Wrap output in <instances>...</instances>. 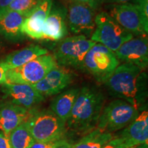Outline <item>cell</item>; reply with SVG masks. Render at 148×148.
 Instances as JSON below:
<instances>
[{
    "label": "cell",
    "mask_w": 148,
    "mask_h": 148,
    "mask_svg": "<svg viewBox=\"0 0 148 148\" xmlns=\"http://www.w3.org/2000/svg\"><path fill=\"white\" fill-rule=\"evenodd\" d=\"M147 83L145 71L133 64L123 63L116 68L103 84L111 96L127 101L140 112L147 106Z\"/></svg>",
    "instance_id": "6da1fadb"
},
{
    "label": "cell",
    "mask_w": 148,
    "mask_h": 148,
    "mask_svg": "<svg viewBox=\"0 0 148 148\" xmlns=\"http://www.w3.org/2000/svg\"><path fill=\"white\" fill-rule=\"evenodd\" d=\"M104 103L105 96L100 89L93 86H83L66 122V132L85 135L95 130Z\"/></svg>",
    "instance_id": "7a4b0ae2"
},
{
    "label": "cell",
    "mask_w": 148,
    "mask_h": 148,
    "mask_svg": "<svg viewBox=\"0 0 148 148\" xmlns=\"http://www.w3.org/2000/svg\"><path fill=\"white\" fill-rule=\"evenodd\" d=\"M25 123L37 142H55L64 138L66 125L50 109H33Z\"/></svg>",
    "instance_id": "3957f363"
},
{
    "label": "cell",
    "mask_w": 148,
    "mask_h": 148,
    "mask_svg": "<svg viewBox=\"0 0 148 148\" xmlns=\"http://www.w3.org/2000/svg\"><path fill=\"white\" fill-rule=\"evenodd\" d=\"M95 43L83 35L65 37L57 44L53 56L58 66L83 70L85 56Z\"/></svg>",
    "instance_id": "277c9868"
},
{
    "label": "cell",
    "mask_w": 148,
    "mask_h": 148,
    "mask_svg": "<svg viewBox=\"0 0 148 148\" xmlns=\"http://www.w3.org/2000/svg\"><path fill=\"white\" fill-rule=\"evenodd\" d=\"M95 28L90 36V40L101 44L114 52L134 37L106 11H101L95 16Z\"/></svg>",
    "instance_id": "5b68a950"
},
{
    "label": "cell",
    "mask_w": 148,
    "mask_h": 148,
    "mask_svg": "<svg viewBox=\"0 0 148 148\" xmlns=\"http://www.w3.org/2000/svg\"><path fill=\"white\" fill-rule=\"evenodd\" d=\"M139 113L130 103L115 99L103 107L96 128L113 134L127 127Z\"/></svg>",
    "instance_id": "8992f818"
},
{
    "label": "cell",
    "mask_w": 148,
    "mask_h": 148,
    "mask_svg": "<svg viewBox=\"0 0 148 148\" xmlns=\"http://www.w3.org/2000/svg\"><path fill=\"white\" fill-rule=\"evenodd\" d=\"M120 64L114 51L95 43L85 56L83 70L90 73L99 83L103 84Z\"/></svg>",
    "instance_id": "52a82bcc"
},
{
    "label": "cell",
    "mask_w": 148,
    "mask_h": 148,
    "mask_svg": "<svg viewBox=\"0 0 148 148\" xmlns=\"http://www.w3.org/2000/svg\"><path fill=\"white\" fill-rule=\"evenodd\" d=\"M58 66L53 55L47 54L37 57L19 67L6 71V83L33 85L43 78L47 74Z\"/></svg>",
    "instance_id": "ba28073f"
},
{
    "label": "cell",
    "mask_w": 148,
    "mask_h": 148,
    "mask_svg": "<svg viewBox=\"0 0 148 148\" xmlns=\"http://www.w3.org/2000/svg\"><path fill=\"white\" fill-rule=\"evenodd\" d=\"M106 9L107 12L133 36H147L148 25L133 3L109 4Z\"/></svg>",
    "instance_id": "9c48e42d"
},
{
    "label": "cell",
    "mask_w": 148,
    "mask_h": 148,
    "mask_svg": "<svg viewBox=\"0 0 148 148\" xmlns=\"http://www.w3.org/2000/svg\"><path fill=\"white\" fill-rule=\"evenodd\" d=\"M95 10L85 3L71 2L67 9L66 23L73 34L90 36L95 28Z\"/></svg>",
    "instance_id": "30bf717a"
},
{
    "label": "cell",
    "mask_w": 148,
    "mask_h": 148,
    "mask_svg": "<svg viewBox=\"0 0 148 148\" xmlns=\"http://www.w3.org/2000/svg\"><path fill=\"white\" fill-rule=\"evenodd\" d=\"M119 62L131 64L145 71L148 65L147 36H136L127 40L115 52Z\"/></svg>",
    "instance_id": "8fae6325"
},
{
    "label": "cell",
    "mask_w": 148,
    "mask_h": 148,
    "mask_svg": "<svg viewBox=\"0 0 148 148\" xmlns=\"http://www.w3.org/2000/svg\"><path fill=\"white\" fill-rule=\"evenodd\" d=\"M1 90L3 95L2 100L10 101L28 110L36 109L45 100V97L31 85L5 83L1 85Z\"/></svg>",
    "instance_id": "7c38bea8"
},
{
    "label": "cell",
    "mask_w": 148,
    "mask_h": 148,
    "mask_svg": "<svg viewBox=\"0 0 148 148\" xmlns=\"http://www.w3.org/2000/svg\"><path fill=\"white\" fill-rule=\"evenodd\" d=\"M74 74L64 67L56 66L51 69L41 80L31 85L42 97H49L61 92L71 84Z\"/></svg>",
    "instance_id": "4fadbf2b"
},
{
    "label": "cell",
    "mask_w": 148,
    "mask_h": 148,
    "mask_svg": "<svg viewBox=\"0 0 148 148\" xmlns=\"http://www.w3.org/2000/svg\"><path fill=\"white\" fill-rule=\"evenodd\" d=\"M67 9L58 2H53L42 28V39L60 40L67 34Z\"/></svg>",
    "instance_id": "5bb4252c"
},
{
    "label": "cell",
    "mask_w": 148,
    "mask_h": 148,
    "mask_svg": "<svg viewBox=\"0 0 148 148\" xmlns=\"http://www.w3.org/2000/svg\"><path fill=\"white\" fill-rule=\"evenodd\" d=\"M114 136L121 138L127 148L148 144V112H140L130 124Z\"/></svg>",
    "instance_id": "9a60e30c"
},
{
    "label": "cell",
    "mask_w": 148,
    "mask_h": 148,
    "mask_svg": "<svg viewBox=\"0 0 148 148\" xmlns=\"http://www.w3.org/2000/svg\"><path fill=\"white\" fill-rule=\"evenodd\" d=\"M53 0H42L29 15L25 18L22 32L25 36L35 40L42 39V28L50 12Z\"/></svg>",
    "instance_id": "2e32d148"
},
{
    "label": "cell",
    "mask_w": 148,
    "mask_h": 148,
    "mask_svg": "<svg viewBox=\"0 0 148 148\" xmlns=\"http://www.w3.org/2000/svg\"><path fill=\"white\" fill-rule=\"evenodd\" d=\"M30 110L23 107L2 100L0 102V131L8 136L18 125L26 121Z\"/></svg>",
    "instance_id": "e0dca14e"
},
{
    "label": "cell",
    "mask_w": 148,
    "mask_h": 148,
    "mask_svg": "<svg viewBox=\"0 0 148 148\" xmlns=\"http://www.w3.org/2000/svg\"><path fill=\"white\" fill-rule=\"evenodd\" d=\"M26 18L16 12H0V36L12 42L23 40L25 35L22 32V25Z\"/></svg>",
    "instance_id": "ac0fdd59"
},
{
    "label": "cell",
    "mask_w": 148,
    "mask_h": 148,
    "mask_svg": "<svg viewBox=\"0 0 148 148\" xmlns=\"http://www.w3.org/2000/svg\"><path fill=\"white\" fill-rule=\"evenodd\" d=\"M47 53L48 50L45 48L37 45H30L9 53L3 60L0 61V64L8 71L19 67L37 57Z\"/></svg>",
    "instance_id": "d6986e66"
},
{
    "label": "cell",
    "mask_w": 148,
    "mask_h": 148,
    "mask_svg": "<svg viewBox=\"0 0 148 148\" xmlns=\"http://www.w3.org/2000/svg\"><path fill=\"white\" fill-rule=\"evenodd\" d=\"M79 88H71L58 94L51 100L50 110L66 124L78 95Z\"/></svg>",
    "instance_id": "ffe728a7"
},
{
    "label": "cell",
    "mask_w": 148,
    "mask_h": 148,
    "mask_svg": "<svg viewBox=\"0 0 148 148\" xmlns=\"http://www.w3.org/2000/svg\"><path fill=\"white\" fill-rule=\"evenodd\" d=\"M113 137L114 134L95 128L84 135L77 143L73 144L72 148H102Z\"/></svg>",
    "instance_id": "44dd1931"
},
{
    "label": "cell",
    "mask_w": 148,
    "mask_h": 148,
    "mask_svg": "<svg viewBox=\"0 0 148 148\" xmlns=\"http://www.w3.org/2000/svg\"><path fill=\"white\" fill-rule=\"evenodd\" d=\"M8 139L12 148H30L35 142L25 121L18 125L9 134Z\"/></svg>",
    "instance_id": "7402d4cb"
},
{
    "label": "cell",
    "mask_w": 148,
    "mask_h": 148,
    "mask_svg": "<svg viewBox=\"0 0 148 148\" xmlns=\"http://www.w3.org/2000/svg\"><path fill=\"white\" fill-rule=\"evenodd\" d=\"M42 0H13L7 10L14 11L27 17Z\"/></svg>",
    "instance_id": "603a6c76"
},
{
    "label": "cell",
    "mask_w": 148,
    "mask_h": 148,
    "mask_svg": "<svg viewBox=\"0 0 148 148\" xmlns=\"http://www.w3.org/2000/svg\"><path fill=\"white\" fill-rule=\"evenodd\" d=\"M130 3L137 8L143 21L148 25V0H132Z\"/></svg>",
    "instance_id": "cb8c5ba5"
},
{
    "label": "cell",
    "mask_w": 148,
    "mask_h": 148,
    "mask_svg": "<svg viewBox=\"0 0 148 148\" xmlns=\"http://www.w3.org/2000/svg\"><path fill=\"white\" fill-rule=\"evenodd\" d=\"M102 148H127L123 143V140L117 136H114Z\"/></svg>",
    "instance_id": "d4e9b609"
},
{
    "label": "cell",
    "mask_w": 148,
    "mask_h": 148,
    "mask_svg": "<svg viewBox=\"0 0 148 148\" xmlns=\"http://www.w3.org/2000/svg\"><path fill=\"white\" fill-rule=\"evenodd\" d=\"M58 141V140H57ZM57 141L55 142H37L35 141L30 148H53Z\"/></svg>",
    "instance_id": "484cf974"
},
{
    "label": "cell",
    "mask_w": 148,
    "mask_h": 148,
    "mask_svg": "<svg viewBox=\"0 0 148 148\" xmlns=\"http://www.w3.org/2000/svg\"><path fill=\"white\" fill-rule=\"evenodd\" d=\"M0 148H12L8 136L0 131Z\"/></svg>",
    "instance_id": "4316f807"
},
{
    "label": "cell",
    "mask_w": 148,
    "mask_h": 148,
    "mask_svg": "<svg viewBox=\"0 0 148 148\" xmlns=\"http://www.w3.org/2000/svg\"><path fill=\"white\" fill-rule=\"evenodd\" d=\"M72 145L71 143H69V140L62 138L57 141L53 148H72Z\"/></svg>",
    "instance_id": "83f0119b"
},
{
    "label": "cell",
    "mask_w": 148,
    "mask_h": 148,
    "mask_svg": "<svg viewBox=\"0 0 148 148\" xmlns=\"http://www.w3.org/2000/svg\"><path fill=\"white\" fill-rule=\"evenodd\" d=\"M6 71L7 70L1 64H0V85L6 83Z\"/></svg>",
    "instance_id": "f1b7e54d"
},
{
    "label": "cell",
    "mask_w": 148,
    "mask_h": 148,
    "mask_svg": "<svg viewBox=\"0 0 148 148\" xmlns=\"http://www.w3.org/2000/svg\"><path fill=\"white\" fill-rule=\"evenodd\" d=\"M105 2H106V0H90V6L94 10H95L97 8H99Z\"/></svg>",
    "instance_id": "f546056e"
},
{
    "label": "cell",
    "mask_w": 148,
    "mask_h": 148,
    "mask_svg": "<svg viewBox=\"0 0 148 148\" xmlns=\"http://www.w3.org/2000/svg\"><path fill=\"white\" fill-rule=\"evenodd\" d=\"M13 0H0V12L5 10Z\"/></svg>",
    "instance_id": "4dcf8cb0"
},
{
    "label": "cell",
    "mask_w": 148,
    "mask_h": 148,
    "mask_svg": "<svg viewBox=\"0 0 148 148\" xmlns=\"http://www.w3.org/2000/svg\"><path fill=\"white\" fill-rule=\"evenodd\" d=\"M132 0H106V3L109 4H123V3H130Z\"/></svg>",
    "instance_id": "1f68e13d"
},
{
    "label": "cell",
    "mask_w": 148,
    "mask_h": 148,
    "mask_svg": "<svg viewBox=\"0 0 148 148\" xmlns=\"http://www.w3.org/2000/svg\"><path fill=\"white\" fill-rule=\"evenodd\" d=\"M71 2L74 3H85L87 4L90 6V0H69Z\"/></svg>",
    "instance_id": "d6a6232c"
},
{
    "label": "cell",
    "mask_w": 148,
    "mask_h": 148,
    "mask_svg": "<svg viewBox=\"0 0 148 148\" xmlns=\"http://www.w3.org/2000/svg\"><path fill=\"white\" fill-rule=\"evenodd\" d=\"M130 148H147V144H144V145H140L137 146H134V147H130Z\"/></svg>",
    "instance_id": "836d02e7"
},
{
    "label": "cell",
    "mask_w": 148,
    "mask_h": 148,
    "mask_svg": "<svg viewBox=\"0 0 148 148\" xmlns=\"http://www.w3.org/2000/svg\"><path fill=\"white\" fill-rule=\"evenodd\" d=\"M0 48H1V40H0Z\"/></svg>",
    "instance_id": "e575fe53"
}]
</instances>
